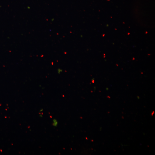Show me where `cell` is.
I'll use <instances>...</instances> for the list:
<instances>
[{
  "label": "cell",
  "instance_id": "obj_1",
  "mask_svg": "<svg viewBox=\"0 0 155 155\" xmlns=\"http://www.w3.org/2000/svg\"><path fill=\"white\" fill-rule=\"evenodd\" d=\"M53 126L56 127L58 124V122L56 119H53Z\"/></svg>",
  "mask_w": 155,
  "mask_h": 155
},
{
  "label": "cell",
  "instance_id": "obj_2",
  "mask_svg": "<svg viewBox=\"0 0 155 155\" xmlns=\"http://www.w3.org/2000/svg\"><path fill=\"white\" fill-rule=\"evenodd\" d=\"M43 111V109H42L40 110V111Z\"/></svg>",
  "mask_w": 155,
  "mask_h": 155
},
{
  "label": "cell",
  "instance_id": "obj_3",
  "mask_svg": "<svg viewBox=\"0 0 155 155\" xmlns=\"http://www.w3.org/2000/svg\"><path fill=\"white\" fill-rule=\"evenodd\" d=\"M40 117H42V116L41 115H40Z\"/></svg>",
  "mask_w": 155,
  "mask_h": 155
}]
</instances>
